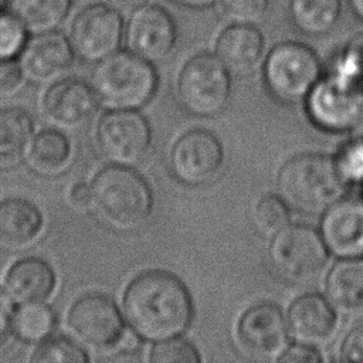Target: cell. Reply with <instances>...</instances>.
<instances>
[{
  "label": "cell",
  "mask_w": 363,
  "mask_h": 363,
  "mask_svg": "<svg viewBox=\"0 0 363 363\" xmlns=\"http://www.w3.org/2000/svg\"><path fill=\"white\" fill-rule=\"evenodd\" d=\"M4 286L10 296L21 303L44 302L57 288V275L47 259L30 255L7 268Z\"/></svg>",
  "instance_id": "obj_20"
},
{
  "label": "cell",
  "mask_w": 363,
  "mask_h": 363,
  "mask_svg": "<svg viewBox=\"0 0 363 363\" xmlns=\"http://www.w3.org/2000/svg\"><path fill=\"white\" fill-rule=\"evenodd\" d=\"M288 333L286 318L277 305L269 302L250 306L237 325L241 347L258 360H277L288 347Z\"/></svg>",
  "instance_id": "obj_14"
},
{
  "label": "cell",
  "mask_w": 363,
  "mask_h": 363,
  "mask_svg": "<svg viewBox=\"0 0 363 363\" xmlns=\"http://www.w3.org/2000/svg\"><path fill=\"white\" fill-rule=\"evenodd\" d=\"M326 71L363 86V33L353 35L332 57Z\"/></svg>",
  "instance_id": "obj_29"
},
{
  "label": "cell",
  "mask_w": 363,
  "mask_h": 363,
  "mask_svg": "<svg viewBox=\"0 0 363 363\" xmlns=\"http://www.w3.org/2000/svg\"><path fill=\"white\" fill-rule=\"evenodd\" d=\"M34 119L23 106H0V164L16 162L28 149Z\"/></svg>",
  "instance_id": "obj_24"
},
{
  "label": "cell",
  "mask_w": 363,
  "mask_h": 363,
  "mask_svg": "<svg viewBox=\"0 0 363 363\" xmlns=\"http://www.w3.org/2000/svg\"><path fill=\"white\" fill-rule=\"evenodd\" d=\"M277 186L288 206L302 213H323L345 196L349 186L335 157L322 153H301L281 167Z\"/></svg>",
  "instance_id": "obj_3"
},
{
  "label": "cell",
  "mask_w": 363,
  "mask_h": 363,
  "mask_svg": "<svg viewBox=\"0 0 363 363\" xmlns=\"http://www.w3.org/2000/svg\"><path fill=\"white\" fill-rule=\"evenodd\" d=\"M271 0H220L218 6L228 23H261L269 11Z\"/></svg>",
  "instance_id": "obj_34"
},
{
  "label": "cell",
  "mask_w": 363,
  "mask_h": 363,
  "mask_svg": "<svg viewBox=\"0 0 363 363\" xmlns=\"http://www.w3.org/2000/svg\"><path fill=\"white\" fill-rule=\"evenodd\" d=\"M89 356L75 339L61 335H50L37 342L30 362L33 363H86Z\"/></svg>",
  "instance_id": "obj_28"
},
{
  "label": "cell",
  "mask_w": 363,
  "mask_h": 363,
  "mask_svg": "<svg viewBox=\"0 0 363 363\" xmlns=\"http://www.w3.org/2000/svg\"><path fill=\"white\" fill-rule=\"evenodd\" d=\"M57 316L50 305L43 302L23 303L14 313V335L24 342H40L55 328Z\"/></svg>",
  "instance_id": "obj_27"
},
{
  "label": "cell",
  "mask_w": 363,
  "mask_h": 363,
  "mask_svg": "<svg viewBox=\"0 0 363 363\" xmlns=\"http://www.w3.org/2000/svg\"><path fill=\"white\" fill-rule=\"evenodd\" d=\"M362 190H363V183H362Z\"/></svg>",
  "instance_id": "obj_46"
},
{
  "label": "cell",
  "mask_w": 363,
  "mask_h": 363,
  "mask_svg": "<svg viewBox=\"0 0 363 363\" xmlns=\"http://www.w3.org/2000/svg\"><path fill=\"white\" fill-rule=\"evenodd\" d=\"M333 157L347 184L363 183V138L350 133Z\"/></svg>",
  "instance_id": "obj_31"
},
{
  "label": "cell",
  "mask_w": 363,
  "mask_h": 363,
  "mask_svg": "<svg viewBox=\"0 0 363 363\" xmlns=\"http://www.w3.org/2000/svg\"><path fill=\"white\" fill-rule=\"evenodd\" d=\"M67 326L78 343L98 352L113 350L125 335L116 303L104 294H85L75 299L67 313Z\"/></svg>",
  "instance_id": "obj_10"
},
{
  "label": "cell",
  "mask_w": 363,
  "mask_h": 363,
  "mask_svg": "<svg viewBox=\"0 0 363 363\" xmlns=\"http://www.w3.org/2000/svg\"><path fill=\"white\" fill-rule=\"evenodd\" d=\"M350 133H353V135H357V136H360V138H363V122L360 123V125H357Z\"/></svg>",
  "instance_id": "obj_43"
},
{
  "label": "cell",
  "mask_w": 363,
  "mask_h": 363,
  "mask_svg": "<svg viewBox=\"0 0 363 363\" xmlns=\"http://www.w3.org/2000/svg\"><path fill=\"white\" fill-rule=\"evenodd\" d=\"M89 186V207L104 224L113 230H135L152 211L153 199L147 183L128 166L104 167Z\"/></svg>",
  "instance_id": "obj_2"
},
{
  "label": "cell",
  "mask_w": 363,
  "mask_h": 363,
  "mask_svg": "<svg viewBox=\"0 0 363 363\" xmlns=\"http://www.w3.org/2000/svg\"><path fill=\"white\" fill-rule=\"evenodd\" d=\"M340 360L346 363H363V320L357 322L343 337Z\"/></svg>",
  "instance_id": "obj_36"
},
{
  "label": "cell",
  "mask_w": 363,
  "mask_h": 363,
  "mask_svg": "<svg viewBox=\"0 0 363 363\" xmlns=\"http://www.w3.org/2000/svg\"><path fill=\"white\" fill-rule=\"evenodd\" d=\"M319 233L335 257H363V197L343 196L330 204L323 211Z\"/></svg>",
  "instance_id": "obj_15"
},
{
  "label": "cell",
  "mask_w": 363,
  "mask_h": 363,
  "mask_svg": "<svg viewBox=\"0 0 363 363\" xmlns=\"http://www.w3.org/2000/svg\"><path fill=\"white\" fill-rule=\"evenodd\" d=\"M306 112L318 128L328 132H352L363 122V86L325 72L306 96Z\"/></svg>",
  "instance_id": "obj_8"
},
{
  "label": "cell",
  "mask_w": 363,
  "mask_h": 363,
  "mask_svg": "<svg viewBox=\"0 0 363 363\" xmlns=\"http://www.w3.org/2000/svg\"><path fill=\"white\" fill-rule=\"evenodd\" d=\"M98 96L91 82L81 78H58L45 89L41 106L55 125L75 128L86 123L98 109Z\"/></svg>",
  "instance_id": "obj_16"
},
{
  "label": "cell",
  "mask_w": 363,
  "mask_h": 363,
  "mask_svg": "<svg viewBox=\"0 0 363 363\" xmlns=\"http://www.w3.org/2000/svg\"><path fill=\"white\" fill-rule=\"evenodd\" d=\"M223 146L208 130L193 129L183 133L170 150V170L186 186L211 183L223 167Z\"/></svg>",
  "instance_id": "obj_12"
},
{
  "label": "cell",
  "mask_w": 363,
  "mask_h": 363,
  "mask_svg": "<svg viewBox=\"0 0 363 363\" xmlns=\"http://www.w3.org/2000/svg\"><path fill=\"white\" fill-rule=\"evenodd\" d=\"M71 0H11V11L34 31L55 30L68 16Z\"/></svg>",
  "instance_id": "obj_26"
},
{
  "label": "cell",
  "mask_w": 363,
  "mask_h": 363,
  "mask_svg": "<svg viewBox=\"0 0 363 363\" xmlns=\"http://www.w3.org/2000/svg\"><path fill=\"white\" fill-rule=\"evenodd\" d=\"M277 360L281 363H319L322 356L311 345L296 343L288 346Z\"/></svg>",
  "instance_id": "obj_38"
},
{
  "label": "cell",
  "mask_w": 363,
  "mask_h": 363,
  "mask_svg": "<svg viewBox=\"0 0 363 363\" xmlns=\"http://www.w3.org/2000/svg\"><path fill=\"white\" fill-rule=\"evenodd\" d=\"M254 224L264 235H274L289 224L288 203L279 194L262 196L254 208Z\"/></svg>",
  "instance_id": "obj_30"
},
{
  "label": "cell",
  "mask_w": 363,
  "mask_h": 363,
  "mask_svg": "<svg viewBox=\"0 0 363 363\" xmlns=\"http://www.w3.org/2000/svg\"><path fill=\"white\" fill-rule=\"evenodd\" d=\"M325 298L342 315L363 313V257L333 264L325 279Z\"/></svg>",
  "instance_id": "obj_21"
},
{
  "label": "cell",
  "mask_w": 363,
  "mask_h": 363,
  "mask_svg": "<svg viewBox=\"0 0 363 363\" xmlns=\"http://www.w3.org/2000/svg\"><path fill=\"white\" fill-rule=\"evenodd\" d=\"M123 41L136 55L150 62L160 61L176 47V20L166 7L149 1L126 16Z\"/></svg>",
  "instance_id": "obj_13"
},
{
  "label": "cell",
  "mask_w": 363,
  "mask_h": 363,
  "mask_svg": "<svg viewBox=\"0 0 363 363\" xmlns=\"http://www.w3.org/2000/svg\"><path fill=\"white\" fill-rule=\"evenodd\" d=\"M44 227L38 206L24 197L0 200V244L11 248L30 245Z\"/></svg>",
  "instance_id": "obj_22"
},
{
  "label": "cell",
  "mask_w": 363,
  "mask_h": 363,
  "mask_svg": "<svg viewBox=\"0 0 363 363\" xmlns=\"http://www.w3.org/2000/svg\"><path fill=\"white\" fill-rule=\"evenodd\" d=\"M122 306L130 330L153 343L180 336L194 313L187 288L164 271H146L133 278Z\"/></svg>",
  "instance_id": "obj_1"
},
{
  "label": "cell",
  "mask_w": 363,
  "mask_h": 363,
  "mask_svg": "<svg viewBox=\"0 0 363 363\" xmlns=\"http://www.w3.org/2000/svg\"><path fill=\"white\" fill-rule=\"evenodd\" d=\"M71 142L55 128H43L33 135L28 145L30 163L43 173H55L71 159Z\"/></svg>",
  "instance_id": "obj_25"
},
{
  "label": "cell",
  "mask_w": 363,
  "mask_h": 363,
  "mask_svg": "<svg viewBox=\"0 0 363 363\" xmlns=\"http://www.w3.org/2000/svg\"><path fill=\"white\" fill-rule=\"evenodd\" d=\"M268 257L284 279L306 282L328 264L329 251L319 231L308 224H288L272 235Z\"/></svg>",
  "instance_id": "obj_7"
},
{
  "label": "cell",
  "mask_w": 363,
  "mask_h": 363,
  "mask_svg": "<svg viewBox=\"0 0 363 363\" xmlns=\"http://www.w3.org/2000/svg\"><path fill=\"white\" fill-rule=\"evenodd\" d=\"M322 74L316 52L299 41H281L265 55L262 77L268 92L278 101L306 99Z\"/></svg>",
  "instance_id": "obj_5"
},
{
  "label": "cell",
  "mask_w": 363,
  "mask_h": 363,
  "mask_svg": "<svg viewBox=\"0 0 363 363\" xmlns=\"http://www.w3.org/2000/svg\"><path fill=\"white\" fill-rule=\"evenodd\" d=\"M28 28L13 13L0 10V58H16L26 47Z\"/></svg>",
  "instance_id": "obj_32"
},
{
  "label": "cell",
  "mask_w": 363,
  "mask_h": 363,
  "mask_svg": "<svg viewBox=\"0 0 363 363\" xmlns=\"http://www.w3.org/2000/svg\"><path fill=\"white\" fill-rule=\"evenodd\" d=\"M24 68L16 58H0V95L16 92L24 82Z\"/></svg>",
  "instance_id": "obj_35"
},
{
  "label": "cell",
  "mask_w": 363,
  "mask_h": 363,
  "mask_svg": "<svg viewBox=\"0 0 363 363\" xmlns=\"http://www.w3.org/2000/svg\"><path fill=\"white\" fill-rule=\"evenodd\" d=\"M14 305L10 294L0 286V349L14 333Z\"/></svg>",
  "instance_id": "obj_37"
},
{
  "label": "cell",
  "mask_w": 363,
  "mask_h": 363,
  "mask_svg": "<svg viewBox=\"0 0 363 363\" xmlns=\"http://www.w3.org/2000/svg\"><path fill=\"white\" fill-rule=\"evenodd\" d=\"M152 130L135 109H111L96 125V143L111 164L135 166L147 153Z\"/></svg>",
  "instance_id": "obj_11"
},
{
  "label": "cell",
  "mask_w": 363,
  "mask_h": 363,
  "mask_svg": "<svg viewBox=\"0 0 363 363\" xmlns=\"http://www.w3.org/2000/svg\"><path fill=\"white\" fill-rule=\"evenodd\" d=\"M69 200L77 207H89L91 204V186L84 182L75 183L69 190Z\"/></svg>",
  "instance_id": "obj_39"
},
{
  "label": "cell",
  "mask_w": 363,
  "mask_h": 363,
  "mask_svg": "<svg viewBox=\"0 0 363 363\" xmlns=\"http://www.w3.org/2000/svg\"><path fill=\"white\" fill-rule=\"evenodd\" d=\"M21 65L34 79H57L65 74L75 58L68 35L55 30L35 33L21 51Z\"/></svg>",
  "instance_id": "obj_17"
},
{
  "label": "cell",
  "mask_w": 363,
  "mask_h": 363,
  "mask_svg": "<svg viewBox=\"0 0 363 363\" xmlns=\"http://www.w3.org/2000/svg\"><path fill=\"white\" fill-rule=\"evenodd\" d=\"M149 360L152 363H199L200 354L193 343L176 336L156 342Z\"/></svg>",
  "instance_id": "obj_33"
},
{
  "label": "cell",
  "mask_w": 363,
  "mask_h": 363,
  "mask_svg": "<svg viewBox=\"0 0 363 363\" xmlns=\"http://www.w3.org/2000/svg\"><path fill=\"white\" fill-rule=\"evenodd\" d=\"M6 3H7V0H0V10H3V7L6 6Z\"/></svg>",
  "instance_id": "obj_44"
},
{
  "label": "cell",
  "mask_w": 363,
  "mask_h": 363,
  "mask_svg": "<svg viewBox=\"0 0 363 363\" xmlns=\"http://www.w3.org/2000/svg\"><path fill=\"white\" fill-rule=\"evenodd\" d=\"M95 94L109 109H138L156 92L153 62L129 50H118L96 62L91 81Z\"/></svg>",
  "instance_id": "obj_4"
},
{
  "label": "cell",
  "mask_w": 363,
  "mask_h": 363,
  "mask_svg": "<svg viewBox=\"0 0 363 363\" xmlns=\"http://www.w3.org/2000/svg\"><path fill=\"white\" fill-rule=\"evenodd\" d=\"M104 1L125 17L132 11H135L136 9L147 4L150 0H104Z\"/></svg>",
  "instance_id": "obj_40"
},
{
  "label": "cell",
  "mask_w": 363,
  "mask_h": 363,
  "mask_svg": "<svg viewBox=\"0 0 363 363\" xmlns=\"http://www.w3.org/2000/svg\"><path fill=\"white\" fill-rule=\"evenodd\" d=\"M288 17L294 28L306 37H323L339 23L342 0H288Z\"/></svg>",
  "instance_id": "obj_23"
},
{
  "label": "cell",
  "mask_w": 363,
  "mask_h": 363,
  "mask_svg": "<svg viewBox=\"0 0 363 363\" xmlns=\"http://www.w3.org/2000/svg\"><path fill=\"white\" fill-rule=\"evenodd\" d=\"M230 95V69L216 54L199 52L183 64L177 77V96L189 113L217 116L225 109Z\"/></svg>",
  "instance_id": "obj_6"
},
{
  "label": "cell",
  "mask_w": 363,
  "mask_h": 363,
  "mask_svg": "<svg viewBox=\"0 0 363 363\" xmlns=\"http://www.w3.org/2000/svg\"><path fill=\"white\" fill-rule=\"evenodd\" d=\"M123 33V16L105 1H92L74 16L68 38L77 57L96 64L119 50Z\"/></svg>",
  "instance_id": "obj_9"
},
{
  "label": "cell",
  "mask_w": 363,
  "mask_h": 363,
  "mask_svg": "<svg viewBox=\"0 0 363 363\" xmlns=\"http://www.w3.org/2000/svg\"><path fill=\"white\" fill-rule=\"evenodd\" d=\"M286 322L298 343L315 346L332 336L336 328V311L325 296L306 294L292 302Z\"/></svg>",
  "instance_id": "obj_18"
},
{
  "label": "cell",
  "mask_w": 363,
  "mask_h": 363,
  "mask_svg": "<svg viewBox=\"0 0 363 363\" xmlns=\"http://www.w3.org/2000/svg\"><path fill=\"white\" fill-rule=\"evenodd\" d=\"M75 1H88V3H92V1H95V0H75Z\"/></svg>",
  "instance_id": "obj_45"
},
{
  "label": "cell",
  "mask_w": 363,
  "mask_h": 363,
  "mask_svg": "<svg viewBox=\"0 0 363 363\" xmlns=\"http://www.w3.org/2000/svg\"><path fill=\"white\" fill-rule=\"evenodd\" d=\"M350 13L363 23V0H347Z\"/></svg>",
  "instance_id": "obj_42"
},
{
  "label": "cell",
  "mask_w": 363,
  "mask_h": 363,
  "mask_svg": "<svg viewBox=\"0 0 363 363\" xmlns=\"http://www.w3.org/2000/svg\"><path fill=\"white\" fill-rule=\"evenodd\" d=\"M179 7L187 9V10H208L211 7L218 6L220 0H170Z\"/></svg>",
  "instance_id": "obj_41"
},
{
  "label": "cell",
  "mask_w": 363,
  "mask_h": 363,
  "mask_svg": "<svg viewBox=\"0 0 363 363\" xmlns=\"http://www.w3.org/2000/svg\"><path fill=\"white\" fill-rule=\"evenodd\" d=\"M265 38L257 24L228 23L217 35L214 54L234 72H247L262 58Z\"/></svg>",
  "instance_id": "obj_19"
}]
</instances>
